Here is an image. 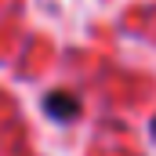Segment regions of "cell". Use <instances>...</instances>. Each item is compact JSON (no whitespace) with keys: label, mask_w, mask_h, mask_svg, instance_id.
I'll use <instances>...</instances> for the list:
<instances>
[{"label":"cell","mask_w":156,"mask_h":156,"mask_svg":"<svg viewBox=\"0 0 156 156\" xmlns=\"http://www.w3.org/2000/svg\"><path fill=\"white\" fill-rule=\"evenodd\" d=\"M153 131H156V123H153Z\"/></svg>","instance_id":"7a4b0ae2"},{"label":"cell","mask_w":156,"mask_h":156,"mask_svg":"<svg viewBox=\"0 0 156 156\" xmlns=\"http://www.w3.org/2000/svg\"><path fill=\"white\" fill-rule=\"evenodd\" d=\"M44 109H47V116H55V120H73L80 105H76V98H73V94H47Z\"/></svg>","instance_id":"6da1fadb"}]
</instances>
